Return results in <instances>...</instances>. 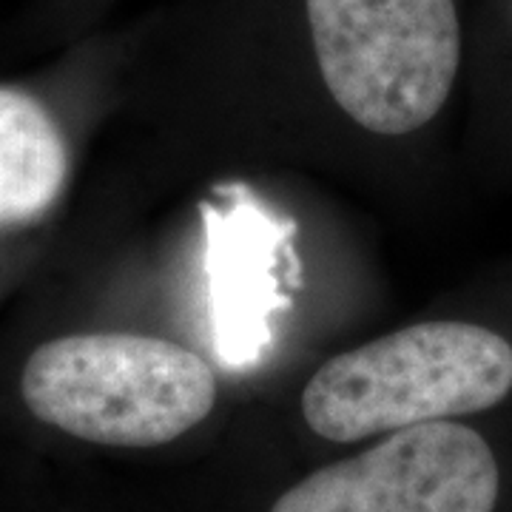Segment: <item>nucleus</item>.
Returning a JSON list of instances; mask_svg holds the SVG:
<instances>
[{"label":"nucleus","mask_w":512,"mask_h":512,"mask_svg":"<svg viewBox=\"0 0 512 512\" xmlns=\"http://www.w3.org/2000/svg\"><path fill=\"white\" fill-rule=\"evenodd\" d=\"M512 390V345L470 322H421L333 356L305 384L316 436L359 441L478 413Z\"/></svg>","instance_id":"2"},{"label":"nucleus","mask_w":512,"mask_h":512,"mask_svg":"<svg viewBox=\"0 0 512 512\" xmlns=\"http://www.w3.org/2000/svg\"><path fill=\"white\" fill-rule=\"evenodd\" d=\"M20 396L37 421L106 447H160L217 404L194 350L143 333H72L26 359Z\"/></svg>","instance_id":"1"},{"label":"nucleus","mask_w":512,"mask_h":512,"mask_svg":"<svg viewBox=\"0 0 512 512\" xmlns=\"http://www.w3.org/2000/svg\"><path fill=\"white\" fill-rule=\"evenodd\" d=\"M208 316L217 356L248 367L274 339V316L285 305V262L291 225L254 200L205 205Z\"/></svg>","instance_id":"5"},{"label":"nucleus","mask_w":512,"mask_h":512,"mask_svg":"<svg viewBox=\"0 0 512 512\" xmlns=\"http://www.w3.org/2000/svg\"><path fill=\"white\" fill-rule=\"evenodd\" d=\"M69 180V148L32 94L0 86V228L43 217Z\"/></svg>","instance_id":"6"},{"label":"nucleus","mask_w":512,"mask_h":512,"mask_svg":"<svg viewBox=\"0 0 512 512\" xmlns=\"http://www.w3.org/2000/svg\"><path fill=\"white\" fill-rule=\"evenodd\" d=\"M313 52L339 109L404 137L427 126L456 83V0H305Z\"/></svg>","instance_id":"3"},{"label":"nucleus","mask_w":512,"mask_h":512,"mask_svg":"<svg viewBox=\"0 0 512 512\" xmlns=\"http://www.w3.org/2000/svg\"><path fill=\"white\" fill-rule=\"evenodd\" d=\"M498 481L476 430L427 421L302 478L271 512H493Z\"/></svg>","instance_id":"4"}]
</instances>
